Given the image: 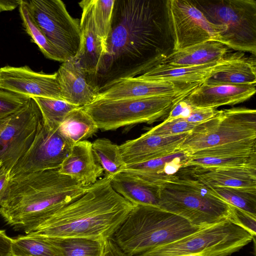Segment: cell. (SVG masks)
Listing matches in <instances>:
<instances>
[{
	"label": "cell",
	"mask_w": 256,
	"mask_h": 256,
	"mask_svg": "<svg viewBox=\"0 0 256 256\" xmlns=\"http://www.w3.org/2000/svg\"><path fill=\"white\" fill-rule=\"evenodd\" d=\"M160 185L159 207L192 225L204 228L226 220L235 223L231 206L182 168Z\"/></svg>",
	"instance_id": "5b68a950"
},
{
	"label": "cell",
	"mask_w": 256,
	"mask_h": 256,
	"mask_svg": "<svg viewBox=\"0 0 256 256\" xmlns=\"http://www.w3.org/2000/svg\"><path fill=\"white\" fill-rule=\"evenodd\" d=\"M226 46L208 40L174 51L161 64L176 66H197L218 62L228 52Z\"/></svg>",
	"instance_id": "484cf974"
},
{
	"label": "cell",
	"mask_w": 256,
	"mask_h": 256,
	"mask_svg": "<svg viewBox=\"0 0 256 256\" xmlns=\"http://www.w3.org/2000/svg\"><path fill=\"white\" fill-rule=\"evenodd\" d=\"M188 134L164 136L146 132L118 146L119 150L126 166L138 164L178 150Z\"/></svg>",
	"instance_id": "e0dca14e"
},
{
	"label": "cell",
	"mask_w": 256,
	"mask_h": 256,
	"mask_svg": "<svg viewBox=\"0 0 256 256\" xmlns=\"http://www.w3.org/2000/svg\"><path fill=\"white\" fill-rule=\"evenodd\" d=\"M164 0H115L111 30L93 82L100 92L118 80L139 76L174 52Z\"/></svg>",
	"instance_id": "6da1fadb"
},
{
	"label": "cell",
	"mask_w": 256,
	"mask_h": 256,
	"mask_svg": "<svg viewBox=\"0 0 256 256\" xmlns=\"http://www.w3.org/2000/svg\"><path fill=\"white\" fill-rule=\"evenodd\" d=\"M200 256V255H198V254H190V255H188V256Z\"/></svg>",
	"instance_id": "7dc6e473"
},
{
	"label": "cell",
	"mask_w": 256,
	"mask_h": 256,
	"mask_svg": "<svg viewBox=\"0 0 256 256\" xmlns=\"http://www.w3.org/2000/svg\"><path fill=\"white\" fill-rule=\"evenodd\" d=\"M208 187L230 205L256 216V188Z\"/></svg>",
	"instance_id": "1f68e13d"
},
{
	"label": "cell",
	"mask_w": 256,
	"mask_h": 256,
	"mask_svg": "<svg viewBox=\"0 0 256 256\" xmlns=\"http://www.w3.org/2000/svg\"><path fill=\"white\" fill-rule=\"evenodd\" d=\"M200 84L146 80L136 76L118 80L100 92L95 100L142 98L173 94L196 88Z\"/></svg>",
	"instance_id": "9a60e30c"
},
{
	"label": "cell",
	"mask_w": 256,
	"mask_h": 256,
	"mask_svg": "<svg viewBox=\"0 0 256 256\" xmlns=\"http://www.w3.org/2000/svg\"><path fill=\"white\" fill-rule=\"evenodd\" d=\"M12 256H61L52 237L32 233L12 239Z\"/></svg>",
	"instance_id": "83f0119b"
},
{
	"label": "cell",
	"mask_w": 256,
	"mask_h": 256,
	"mask_svg": "<svg viewBox=\"0 0 256 256\" xmlns=\"http://www.w3.org/2000/svg\"><path fill=\"white\" fill-rule=\"evenodd\" d=\"M94 156L102 167L106 176L112 178L124 172L126 167L120 155L118 146L106 138H98L92 142Z\"/></svg>",
	"instance_id": "f1b7e54d"
},
{
	"label": "cell",
	"mask_w": 256,
	"mask_h": 256,
	"mask_svg": "<svg viewBox=\"0 0 256 256\" xmlns=\"http://www.w3.org/2000/svg\"><path fill=\"white\" fill-rule=\"evenodd\" d=\"M231 206L235 223L246 230L254 238H256V216L235 206Z\"/></svg>",
	"instance_id": "f35d334b"
},
{
	"label": "cell",
	"mask_w": 256,
	"mask_h": 256,
	"mask_svg": "<svg viewBox=\"0 0 256 256\" xmlns=\"http://www.w3.org/2000/svg\"><path fill=\"white\" fill-rule=\"evenodd\" d=\"M183 170L207 186L256 188V166L202 168L186 166Z\"/></svg>",
	"instance_id": "44dd1931"
},
{
	"label": "cell",
	"mask_w": 256,
	"mask_h": 256,
	"mask_svg": "<svg viewBox=\"0 0 256 256\" xmlns=\"http://www.w3.org/2000/svg\"><path fill=\"white\" fill-rule=\"evenodd\" d=\"M197 124L189 122L183 118H179L168 122L164 120L148 132L160 136H172L190 133Z\"/></svg>",
	"instance_id": "74e56055"
},
{
	"label": "cell",
	"mask_w": 256,
	"mask_h": 256,
	"mask_svg": "<svg viewBox=\"0 0 256 256\" xmlns=\"http://www.w3.org/2000/svg\"><path fill=\"white\" fill-rule=\"evenodd\" d=\"M32 98L40 110L43 124L50 129L58 128L65 116L79 107L62 100L42 97Z\"/></svg>",
	"instance_id": "d6a6232c"
},
{
	"label": "cell",
	"mask_w": 256,
	"mask_h": 256,
	"mask_svg": "<svg viewBox=\"0 0 256 256\" xmlns=\"http://www.w3.org/2000/svg\"><path fill=\"white\" fill-rule=\"evenodd\" d=\"M0 88L30 98L62 100L56 72H36L28 66L0 68Z\"/></svg>",
	"instance_id": "5bb4252c"
},
{
	"label": "cell",
	"mask_w": 256,
	"mask_h": 256,
	"mask_svg": "<svg viewBox=\"0 0 256 256\" xmlns=\"http://www.w3.org/2000/svg\"><path fill=\"white\" fill-rule=\"evenodd\" d=\"M2 165V162H0V166Z\"/></svg>",
	"instance_id": "c3c4849f"
},
{
	"label": "cell",
	"mask_w": 256,
	"mask_h": 256,
	"mask_svg": "<svg viewBox=\"0 0 256 256\" xmlns=\"http://www.w3.org/2000/svg\"><path fill=\"white\" fill-rule=\"evenodd\" d=\"M174 52L208 41H216L224 26L210 22L192 0H167Z\"/></svg>",
	"instance_id": "8fae6325"
},
{
	"label": "cell",
	"mask_w": 256,
	"mask_h": 256,
	"mask_svg": "<svg viewBox=\"0 0 256 256\" xmlns=\"http://www.w3.org/2000/svg\"><path fill=\"white\" fill-rule=\"evenodd\" d=\"M208 85L256 84V59L242 52H227L218 61L204 82Z\"/></svg>",
	"instance_id": "ac0fdd59"
},
{
	"label": "cell",
	"mask_w": 256,
	"mask_h": 256,
	"mask_svg": "<svg viewBox=\"0 0 256 256\" xmlns=\"http://www.w3.org/2000/svg\"><path fill=\"white\" fill-rule=\"evenodd\" d=\"M210 22L224 26L216 41L235 50L256 54L255 0H192Z\"/></svg>",
	"instance_id": "ba28073f"
},
{
	"label": "cell",
	"mask_w": 256,
	"mask_h": 256,
	"mask_svg": "<svg viewBox=\"0 0 256 256\" xmlns=\"http://www.w3.org/2000/svg\"><path fill=\"white\" fill-rule=\"evenodd\" d=\"M115 0H92V16L96 30L100 38L104 55L111 30Z\"/></svg>",
	"instance_id": "e575fe53"
},
{
	"label": "cell",
	"mask_w": 256,
	"mask_h": 256,
	"mask_svg": "<svg viewBox=\"0 0 256 256\" xmlns=\"http://www.w3.org/2000/svg\"><path fill=\"white\" fill-rule=\"evenodd\" d=\"M253 240L246 230L226 220L134 256H230Z\"/></svg>",
	"instance_id": "52a82bcc"
},
{
	"label": "cell",
	"mask_w": 256,
	"mask_h": 256,
	"mask_svg": "<svg viewBox=\"0 0 256 256\" xmlns=\"http://www.w3.org/2000/svg\"><path fill=\"white\" fill-rule=\"evenodd\" d=\"M218 62L187 66L162 64L138 76L141 79L156 81L180 84H203Z\"/></svg>",
	"instance_id": "d4e9b609"
},
{
	"label": "cell",
	"mask_w": 256,
	"mask_h": 256,
	"mask_svg": "<svg viewBox=\"0 0 256 256\" xmlns=\"http://www.w3.org/2000/svg\"><path fill=\"white\" fill-rule=\"evenodd\" d=\"M22 0H0V12L11 11L19 6Z\"/></svg>",
	"instance_id": "f6af8a7d"
},
{
	"label": "cell",
	"mask_w": 256,
	"mask_h": 256,
	"mask_svg": "<svg viewBox=\"0 0 256 256\" xmlns=\"http://www.w3.org/2000/svg\"><path fill=\"white\" fill-rule=\"evenodd\" d=\"M58 170L86 186L94 184L104 174L94 156L92 142L86 140L74 144Z\"/></svg>",
	"instance_id": "7402d4cb"
},
{
	"label": "cell",
	"mask_w": 256,
	"mask_h": 256,
	"mask_svg": "<svg viewBox=\"0 0 256 256\" xmlns=\"http://www.w3.org/2000/svg\"><path fill=\"white\" fill-rule=\"evenodd\" d=\"M256 84L244 85L200 84L186 98L192 107L216 108L244 102L254 94Z\"/></svg>",
	"instance_id": "ffe728a7"
},
{
	"label": "cell",
	"mask_w": 256,
	"mask_h": 256,
	"mask_svg": "<svg viewBox=\"0 0 256 256\" xmlns=\"http://www.w3.org/2000/svg\"><path fill=\"white\" fill-rule=\"evenodd\" d=\"M103 256H128L125 254L112 238L106 242Z\"/></svg>",
	"instance_id": "ee69618b"
},
{
	"label": "cell",
	"mask_w": 256,
	"mask_h": 256,
	"mask_svg": "<svg viewBox=\"0 0 256 256\" xmlns=\"http://www.w3.org/2000/svg\"><path fill=\"white\" fill-rule=\"evenodd\" d=\"M60 132L74 144L86 140L98 128L92 118L82 107L70 111L59 126Z\"/></svg>",
	"instance_id": "4316f807"
},
{
	"label": "cell",
	"mask_w": 256,
	"mask_h": 256,
	"mask_svg": "<svg viewBox=\"0 0 256 256\" xmlns=\"http://www.w3.org/2000/svg\"><path fill=\"white\" fill-rule=\"evenodd\" d=\"M30 98L0 88V124L21 109Z\"/></svg>",
	"instance_id": "8d00e7d4"
},
{
	"label": "cell",
	"mask_w": 256,
	"mask_h": 256,
	"mask_svg": "<svg viewBox=\"0 0 256 256\" xmlns=\"http://www.w3.org/2000/svg\"><path fill=\"white\" fill-rule=\"evenodd\" d=\"M19 12L26 33L30 36L32 41L38 46L43 54L48 58L60 62H64L66 59L50 43L42 30L34 22L24 0H22L19 6Z\"/></svg>",
	"instance_id": "4dcf8cb0"
},
{
	"label": "cell",
	"mask_w": 256,
	"mask_h": 256,
	"mask_svg": "<svg viewBox=\"0 0 256 256\" xmlns=\"http://www.w3.org/2000/svg\"><path fill=\"white\" fill-rule=\"evenodd\" d=\"M202 168L256 166V154L251 155L194 157L188 156L185 166Z\"/></svg>",
	"instance_id": "836d02e7"
},
{
	"label": "cell",
	"mask_w": 256,
	"mask_h": 256,
	"mask_svg": "<svg viewBox=\"0 0 256 256\" xmlns=\"http://www.w3.org/2000/svg\"><path fill=\"white\" fill-rule=\"evenodd\" d=\"M104 176L80 198L50 216L34 232L50 237L111 238L135 206L112 188Z\"/></svg>",
	"instance_id": "7a4b0ae2"
},
{
	"label": "cell",
	"mask_w": 256,
	"mask_h": 256,
	"mask_svg": "<svg viewBox=\"0 0 256 256\" xmlns=\"http://www.w3.org/2000/svg\"><path fill=\"white\" fill-rule=\"evenodd\" d=\"M201 228L160 207L135 206L111 238L125 254L134 256Z\"/></svg>",
	"instance_id": "277c9868"
},
{
	"label": "cell",
	"mask_w": 256,
	"mask_h": 256,
	"mask_svg": "<svg viewBox=\"0 0 256 256\" xmlns=\"http://www.w3.org/2000/svg\"><path fill=\"white\" fill-rule=\"evenodd\" d=\"M12 239L7 236L4 230H0V256H12Z\"/></svg>",
	"instance_id": "7bdbcfd3"
},
{
	"label": "cell",
	"mask_w": 256,
	"mask_h": 256,
	"mask_svg": "<svg viewBox=\"0 0 256 256\" xmlns=\"http://www.w3.org/2000/svg\"><path fill=\"white\" fill-rule=\"evenodd\" d=\"M34 22L66 60L74 57L80 44V21L60 0H24Z\"/></svg>",
	"instance_id": "30bf717a"
},
{
	"label": "cell",
	"mask_w": 256,
	"mask_h": 256,
	"mask_svg": "<svg viewBox=\"0 0 256 256\" xmlns=\"http://www.w3.org/2000/svg\"><path fill=\"white\" fill-rule=\"evenodd\" d=\"M218 112L216 108L192 107L189 115L184 120L190 123L198 124L213 118Z\"/></svg>",
	"instance_id": "ab89813d"
},
{
	"label": "cell",
	"mask_w": 256,
	"mask_h": 256,
	"mask_svg": "<svg viewBox=\"0 0 256 256\" xmlns=\"http://www.w3.org/2000/svg\"><path fill=\"white\" fill-rule=\"evenodd\" d=\"M256 154V138L214 146L196 152L188 156L194 157L223 156Z\"/></svg>",
	"instance_id": "d590c367"
},
{
	"label": "cell",
	"mask_w": 256,
	"mask_h": 256,
	"mask_svg": "<svg viewBox=\"0 0 256 256\" xmlns=\"http://www.w3.org/2000/svg\"><path fill=\"white\" fill-rule=\"evenodd\" d=\"M74 144L58 128L50 129L42 124L30 148L10 170V178L24 174L58 169Z\"/></svg>",
	"instance_id": "4fadbf2b"
},
{
	"label": "cell",
	"mask_w": 256,
	"mask_h": 256,
	"mask_svg": "<svg viewBox=\"0 0 256 256\" xmlns=\"http://www.w3.org/2000/svg\"><path fill=\"white\" fill-rule=\"evenodd\" d=\"M61 256H103L106 242L84 238L52 237Z\"/></svg>",
	"instance_id": "f546056e"
},
{
	"label": "cell",
	"mask_w": 256,
	"mask_h": 256,
	"mask_svg": "<svg viewBox=\"0 0 256 256\" xmlns=\"http://www.w3.org/2000/svg\"><path fill=\"white\" fill-rule=\"evenodd\" d=\"M88 186L58 169L11 178L0 216L16 230L34 232L50 216L81 196Z\"/></svg>",
	"instance_id": "3957f363"
},
{
	"label": "cell",
	"mask_w": 256,
	"mask_h": 256,
	"mask_svg": "<svg viewBox=\"0 0 256 256\" xmlns=\"http://www.w3.org/2000/svg\"><path fill=\"white\" fill-rule=\"evenodd\" d=\"M10 170L4 166H0V206L5 198L9 188Z\"/></svg>",
	"instance_id": "b9f144b4"
},
{
	"label": "cell",
	"mask_w": 256,
	"mask_h": 256,
	"mask_svg": "<svg viewBox=\"0 0 256 256\" xmlns=\"http://www.w3.org/2000/svg\"><path fill=\"white\" fill-rule=\"evenodd\" d=\"M188 155L180 150L163 156L126 166L124 172L134 174L148 182L160 184L176 175L185 166Z\"/></svg>",
	"instance_id": "cb8c5ba5"
},
{
	"label": "cell",
	"mask_w": 256,
	"mask_h": 256,
	"mask_svg": "<svg viewBox=\"0 0 256 256\" xmlns=\"http://www.w3.org/2000/svg\"><path fill=\"white\" fill-rule=\"evenodd\" d=\"M110 179L114 190L134 205L159 207L160 184L148 182L125 172Z\"/></svg>",
	"instance_id": "603a6c76"
},
{
	"label": "cell",
	"mask_w": 256,
	"mask_h": 256,
	"mask_svg": "<svg viewBox=\"0 0 256 256\" xmlns=\"http://www.w3.org/2000/svg\"><path fill=\"white\" fill-rule=\"evenodd\" d=\"M56 72L62 100L83 107L96 100L99 89L75 56L62 62Z\"/></svg>",
	"instance_id": "2e32d148"
},
{
	"label": "cell",
	"mask_w": 256,
	"mask_h": 256,
	"mask_svg": "<svg viewBox=\"0 0 256 256\" xmlns=\"http://www.w3.org/2000/svg\"><path fill=\"white\" fill-rule=\"evenodd\" d=\"M196 88L173 94L96 100L82 108L92 118L98 130H116L137 124L152 123L168 116L172 108Z\"/></svg>",
	"instance_id": "8992f818"
},
{
	"label": "cell",
	"mask_w": 256,
	"mask_h": 256,
	"mask_svg": "<svg viewBox=\"0 0 256 256\" xmlns=\"http://www.w3.org/2000/svg\"><path fill=\"white\" fill-rule=\"evenodd\" d=\"M0 162L11 170L33 142L42 125L40 110L30 98L26 104L2 122Z\"/></svg>",
	"instance_id": "7c38bea8"
},
{
	"label": "cell",
	"mask_w": 256,
	"mask_h": 256,
	"mask_svg": "<svg viewBox=\"0 0 256 256\" xmlns=\"http://www.w3.org/2000/svg\"><path fill=\"white\" fill-rule=\"evenodd\" d=\"M2 128H3V126H2V123H0V134L2 130Z\"/></svg>",
	"instance_id": "bcb514c9"
},
{
	"label": "cell",
	"mask_w": 256,
	"mask_h": 256,
	"mask_svg": "<svg viewBox=\"0 0 256 256\" xmlns=\"http://www.w3.org/2000/svg\"><path fill=\"white\" fill-rule=\"evenodd\" d=\"M256 138V110L234 108L218 110L213 118L197 124L178 150L190 156L202 150Z\"/></svg>",
	"instance_id": "9c48e42d"
},
{
	"label": "cell",
	"mask_w": 256,
	"mask_h": 256,
	"mask_svg": "<svg viewBox=\"0 0 256 256\" xmlns=\"http://www.w3.org/2000/svg\"><path fill=\"white\" fill-rule=\"evenodd\" d=\"M78 4L82 9L80 20V44L75 57L90 75L92 81L100 67L104 50L94 26L92 0H82Z\"/></svg>",
	"instance_id": "d6986e66"
},
{
	"label": "cell",
	"mask_w": 256,
	"mask_h": 256,
	"mask_svg": "<svg viewBox=\"0 0 256 256\" xmlns=\"http://www.w3.org/2000/svg\"><path fill=\"white\" fill-rule=\"evenodd\" d=\"M186 98L178 102L172 108L164 121H170L179 118L184 119L188 117L192 107L189 104Z\"/></svg>",
	"instance_id": "60d3db41"
}]
</instances>
